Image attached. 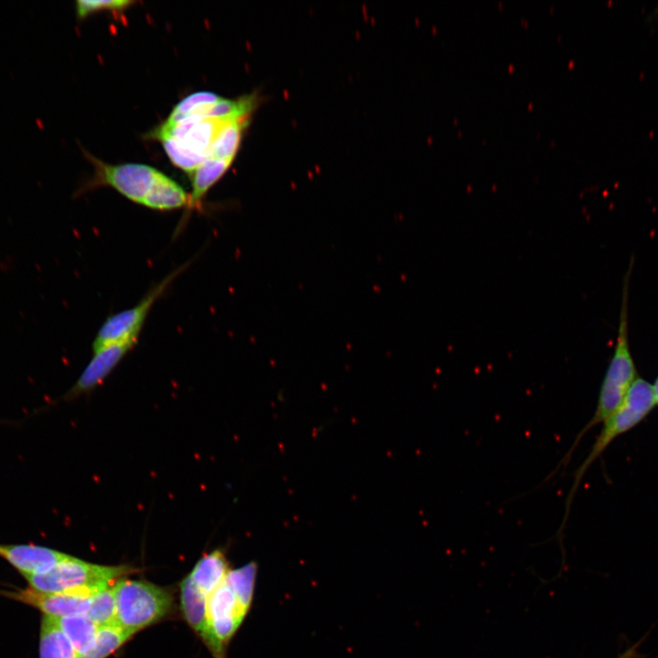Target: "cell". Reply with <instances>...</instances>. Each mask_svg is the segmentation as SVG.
<instances>
[{
	"instance_id": "cell-2",
	"label": "cell",
	"mask_w": 658,
	"mask_h": 658,
	"mask_svg": "<svg viewBox=\"0 0 658 658\" xmlns=\"http://www.w3.org/2000/svg\"><path fill=\"white\" fill-rule=\"evenodd\" d=\"M96 168L90 186H109L148 208L168 211L188 206L189 194L161 171L143 164H109L91 158Z\"/></svg>"
},
{
	"instance_id": "cell-13",
	"label": "cell",
	"mask_w": 658,
	"mask_h": 658,
	"mask_svg": "<svg viewBox=\"0 0 658 658\" xmlns=\"http://www.w3.org/2000/svg\"><path fill=\"white\" fill-rule=\"evenodd\" d=\"M228 563L221 549L204 555L188 575L196 587L209 597L226 579Z\"/></svg>"
},
{
	"instance_id": "cell-7",
	"label": "cell",
	"mask_w": 658,
	"mask_h": 658,
	"mask_svg": "<svg viewBox=\"0 0 658 658\" xmlns=\"http://www.w3.org/2000/svg\"><path fill=\"white\" fill-rule=\"evenodd\" d=\"M188 265L189 263H185L170 272L162 281L154 284L133 307L109 315L94 337L92 352L114 343L139 338L142 328L154 304Z\"/></svg>"
},
{
	"instance_id": "cell-18",
	"label": "cell",
	"mask_w": 658,
	"mask_h": 658,
	"mask_svg": "<svg viewBox=\"0 0 658 658\" xmlns=\"http://www.w3.org/2000/svg\"><path fill=\"white\" fill-rule=\"evenodd\" d=\"M257 576V564L250 562L236 569H229L226 583L233 590L239 602L249 610Z\"/></svg>"
},
{
	"instance_id": "cell-1",
	"label": "cell",
	"mask_w": 658,
	"mask_h": 658,
	"mask_svg": "<svg viewBox=\"0 0 658 658\" xmlns=\"http://www.w3.org/2000/svg\"><path fill=\"white\" fill-rule=\"evenodd\" d=\"M215 96L196 94L185 101L153 133L171 162L191 175L210 155L221 132L233 122L251 114L215 116Z\"/></svg>"
},
{
	"instance_id": "cell-8",
	"label": "cell",
	"mask_w": 658,
	"mask_h": 658,
	"mask_svg": "<svg viewBox=\"0 0 658 658\" xmlns=\"http://www.w3.org/2000/svg\"><path fill=\"white\" fill-rule=\"evenodd\" d=\"M139 338L114 343L93 353L73 386L61 399L69 401L92 391L110 375L122 358L137 345Z\"/></svg>"
},
{
	"instance_id": "cell-17",
	"label": "cell",
	"mask_w": 658,
	"mask_h": 658,
	"mask_svg": "<svg viewBox=\"0 0 658 658\" xmlns=\"http://www.w3.org/2000/svg\"><path fill=\"white\" fill-rule=\"evenodd\" d=\"M55 620L77 654L92 643L99 629L87 613Z\"/></svg>"
},
{
	"instance_id": "cell-20",
	"label": "cell",
	"mask_w": 658,
	"mask_h": 658,
	"mask_svg": "<svg viewBox=\"0 0 658 658\" xmlns=\"http://www.w3.org/2000/svg\"><path fill=\"white\" fill-rule=\"evenodd\" d=\"M133 1L126 0H103V1H86L79 0L76 2V13L80 19L88 16L101 10H123L133 5Z\"/></svg>"
},
{
	"instance_id": "cell-9",
	"label": "cell",
	"mask_w": 658,
	"mask_h": 658,
	"mask_svg": "<svg viewBox=\"0 0 658 658\" xmlns=\"http://www.w3.org/2000/svg\"><path fill=\"white\" fill-rule=\"evenodd\" d=\"M207 611L212 633L225 649L249 610L239 602L233 590L224 581L208 597Z\"/></svg>"
},
{
	"instance_id": "cell-3",
	"label": "cell",
	"mask_w": 658,
	"mask_h": 658,
	"mask_svg": "<svg viewBox=\"0 0 658 658\" xmlns=\"http://www.w3.org/2000/svg\"><path fill=\"white\" fill-rule=\"evenodd\" d=\"M628 277L625 279L621 310L617 344L612 359L607 369L600 391L595 413L576 437L572 446L560 460L555 470L565 469L579 440L592 427L605 421L622 404L625 396L635 380L636 370L628 341Z\"/></svg>"
},
{
	"instance_id": "cell-12",
	"label": "cell",
	"mask_w": 658,
	"mask_h": 658,
	"mask_svg": "<svg viewBox=\"0 0 658 658\" xmlns=\"http://www.w3.org/2000/svg\"><path fill=\"white\" fill-rule=\"evenodd\" d=\"M68 554L33 544H1L0 557L24 578L48 570Z\"/></svg>"
},
{
	"instance_id": "cell-6",
	"label": "cell",
	"mask_w": 658,
	"mask_h": 658,
	"mask_svg": "<svg viewBox=\"0 0 658 658\" xmlns=\"http://www.w3.org/2000/svg\"><path fill=\"white\" fill-rule=\"evenodd\" d=\"M116 623L135 634L165 617L173 607V596L164 588L144 580L122 577L113 584Z\"/></svg>"
},
{
	"instance_id": "cell-11",
	"label": "cell",
	"mask_w": 658,
	"mask_h": 658,
	"mask_svg": "<svg viewBox=\"0 0 658 658\" xmlns=\"http://www.w3.org/2000/svg\"><path fill=\"white\" fill-rule=\"evenodd\" d=\"M207 597L196 587L187 576L180 586L183 615L189 626L198 634L214 658H225V649L215 639L209 623Z\"/></svg>"
},
{
	"instance_id": "cell-19",
	"label": "cell",
	"mask_w": 658,
	"mask_h": 658,
	"mask_svg": "<svg viewBox=\"0 0 658 658\" xmlns=\"http://www.w3.org/2000/svg\"><path fill=\"white\" fill-rule=\"evenodd\" d=\"M87 615L98 627L116 623L113 585L101 589L92 596Z\"/></svg>"
},
{
	"instance_id": "cell-14",
	"label": "cell",
	"mask_w": 658,
	"mask_h": 658,
	"mask_svg": "<svg viewBox=\"0 0 658 658\" xmlns=\"http://www.w3.org/2000/svg\"><path fill=\"white\" fill-rule=\"evenodd\" d=\"M232 163L218 158L206 159L190 175L192 191L189 194L187 211L199 208L209 189L224 175Z\"/></svg>"
},
{
	"instance_id": "cell-15",
	"label": "cell",
	"mask_w": 658,
	"mask_h": 658,
	"mask_svg": "<svg viewBox=\"0 0 658 658\" xmlns=\"http://www.w3.org/2000/svg\"><path fill=\"white\" fill-rule=\"evenodd\" d=\"M39 658H77V653L56 620L43 615L39 630Z\"/></svg>"
},
{
	"instance_id": "cell-22",
	"label": "cell",
	"mask_w": 658,
	"mask_h": 658,
	"mask_svg": "<svg viewBox=\"0 0 658 658\" xmlns=\"http://www.w3.org/2000/svg\"><path fill=\"white\" fill-rule=\"evenodd\" d=\"M653 388L655 402L658 403V378L656 379L655 384L653 386Z\"/></svg>"
},
{
	"instance_id": "cell-10",
	"label": "cell",
	"mask_w": 658,
	"mask_h": 658,
	"mask_svg": "<svg viewBox=\"0 0 658 658\" xmlns=\"http://www.w3.org/2000/svg\"><path fill=\"white\" fill-rule=\"evenodd\" d=\"M97 592L88 589H79L48 594L40 593L27 588L20 591L13 592L11 596L29 606L37 608L43 615L59 619L87 613L91 598Z\"/></svg>"
},
{
	"instance_id": "cell-16",
	"label": "cell",
	"mask_w": 658,
	"mask_h": 658,
	"mask_svg": "<svg viewBox=\"0 0 658 658\" xmlns=\"http://www.w3.org/2000/svg\"><path fill=\"white\" fill-rule=\"evenodd\" d=\"M133 635L117 623L99 627L92 643L77 654V658H107Z\"/></svg>"
},
{
	"instance_id": "cell-4",
	"label": "cell",
	"mask_w": 658,
	"mask_h": 658,
	"mask_svg": "<svg viewBox=\"0 0 658 658\" xmlns=\"http://www.w3.org/2000/svg\"><path fill=\"white\" fill-rule=\"evenodd\" d=\"M654 404L653 386L644 379L635 378L621 407L603 421L601 432L591 451L574 473V481L566 498L559 531H563L566 525L573 499L587 470L615 438L638 424L653 409Z\"/></svg>"
},
{
	"instance_id": "cell-21",
	"label": "cell",
	"mask_w": 658,
	"mask_h": 658,
	"mask_svg": "<svg viewBox=\"0 0 658 658\" xmlns=\"http://www.w3.org/2000/svg\"><path fill=\"white\" fill-rule=\"evenodd\" d=\"M619 658H638L636 646H633L630 650L626 651Z\"/></svg>"
},
{
	"instance_id": "cell-5",
	"label": "cell",
	"mask_w": 658,
	"mask_h": 658,
	"mask_svg": "<svg viewBox=\"0 0 658 658\" xmlns=\"http://www.w3.org/2000/svg\"><path fill=\"white\" fill-rule=\"evenodd\" d=\"M135 571L127 565L93 564L70 555L47 571L25 578L30 589L40 593H62L79 589L99 591Z\"/></svg>"
}]
</instances>
